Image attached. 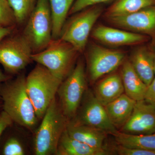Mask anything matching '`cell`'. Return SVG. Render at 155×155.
Here are the masks:
<instances>
[{
    "label": "cell",
    "mask_w": 155,
    "mask_h": 155,
    "mask_svg": "<svg viewBox=\"0 0 155 155\" xmlns=\"http://www.w3.org/2000/svg\"><path fill=\"white\" fill-rule=\"evenodd\" d=\"M121 76L115 74L101 81L95 88L94 94L104 106L116 100L124 93Z\"/></svg>",
    "instance_id": "cell-18"
},
{
    "label": "cell",
    "mask_w": 155,
    "mask_h": 155,
    "mask_svg": "<svg viewBox=\"0 0 155 155\" xmlns=\"http://www.w3.org/2000/svg\"><path fill=\"white\" fill-rule=\"evenodd\" d=\"M109 1L110 0H76L72 5L69 14H76L89 6L99 3L106 2Z\"/></svg>",
    "instance_id": "cell-27"
},
{
    "label": "cell",
    "mask_w": 155,
    "mask_h": 155,
    "mask_svg": "<svg viewBox=\"0 0 155 155\" xmlns=\"http://www.w3.org/2000/svg\"><path fill=\"white\" fill-rule=\"evenodd\" d=\"M154 55L145 49L136 51L130 62L142 81L148 86L155 78Z\"/></svg>",
    "instance_id": "cell-19"
},
{
    "label": "cell",
    "mask_w": 155,
    "mask_h": 155,
    "mask_svg": "<svg viewBox=\"0 0 155 155\" xmlns=\"http://www.w3.org/2000/svg\"><path fill=\"white\" fill-rule=\"evenodd\" d=\"M111 150V153L119 155H155V150L131 148L119 144L113 146Z\"/></svg>",
    "instance_id": "cell-25"
},
{
    "label": "cell",
    "mask_w": 155,
    "mask_h": 155,
    "mask_svg": "<svg viewBox=\"0 0 155 155\" xmlns=\"http://www.w3.org/2000/svg\"><path fill=\"white\" fill-rule=\"evenodd\" d=\"M109 18L114 24L120 27L140 32H151L155 30V6L132 14Z\"/></svg>",
    "instance_id": "cell-12"
},
{
    "label": "cell",
    "mask_w": 155,
    "mask_h": 155,
    "mask_svg": "<svg viewBox=\"0 0 155 155\" xmlns=\"http://www.w3.org/2000/svg\"><path fill=\"white\" fill-rule=\"evenodd\" d=\"M13 9L17 24H22L27 21L36 5L38 0H8Z\"/></svg>",
    "instance_id": "cell-23"
},
{
    "label": "cell",
    "mask_w": 155,
    "mask_h": 155,
    "mask_svg": "<svg viewBox=\"0 0 155 155\" xmlns=\"http://www.w3.org/2000/svg\"><path fill=\"white\" fill-rule=\"evenodd\" d=\"M77 53L79 52L67 41L60 38L53 39L44 50L32 54L31 59L63 81L73 69Z\"/></svg>",
    "instance_id": "cell-4"
},
{
    "label": "cell",
    "mask_w": 155,
    "mask_h": 155,
    "mask_svg": "<svg viewBox=\"0 0 155 155\" xmlns=\"http://www.w3.org/2000/svg\"><path fill=\"white\" fill-rule=\"evenodd\" d=\"M33 51L22 34L6 37L0 41V64L7 74L19 73L32 61Z\"/></svg>",
    "instance_id": "cell-7"
},
{
    "label": "cell",
    "mask_w": 155,
    "mask_h": 155,
    "mask_svg": "<svg viewBox=\"0 0 155 155\" xmlns=\"http://www.w3.org/2000/svg\"><path fill=\"white\" fill-rule=\"evenodd\" d=\"M136 101L125 94L104 106L109 119L117 128H121L132 114Z\"/></svg>",
    "instance_id": "cell-15"
},
{
    "label": "cell",
    "mask_w": 155,
    "mask_h": 155,
    "mask_svg": "<svg viewBox=\"0 0 155 155\" xmlns=\"http://www.w3.org/2000/svg\"><path fill=\"white\" fill-rule=\"evenodd\" d=\"M70 121L104 130L112 135L118 130L109 119L104 106L89 90L84 93L77 114Z\"/></svg>",
    "instance_id": "cell-9"
},
{
    "label": "cell",
    "mask_w": 155,
    "mask_h": 155,
    "mask_svg": "<svg viewBox=\"0 0 155 155\" xmlns=\"http://www.w3.org/2000/svg\"><path fill=\"white\" fill-rule=\"evenodd\" d=\"M3 108V102L1 98H0V108Z\"/></svg>",
    "instance_id": "cell-32"
},
{
    "label": "cell",
    "mask_w": 155,
    "mask_h": 155,
    "mask_svg": "<svg viewBox=\"0 0 155 155\" xmlns=\"http://www.w3.org/2000/svg\"><path fill=\"white\" fill-rule=\"evenodd\" d=\"M16 26L10 27H0V41L6 37L14 33Z\"/></svg>",
    "instance_id": "cell-30"
},
{
    "label": "cell",
    "mask_w": 155,
    "mask_h": 155,
    "mask_svg": "<svg viewBox=\"0 0 155 155\" xmlns=\"http://www.w3.org/2000/svg\"><path fill=\"white\" fill-rule=\"evenodd\" d=\"M62 81L38 64L26 77V89L38 120L57 96Z\"/></svg>",
    "instance_id": "cell-3"
},
{
    "label": "cell",
    "mask_w": 155,
    "mask_h": 155,
    "mask_svg": "<svg viewBox=\"0 0 155 155\" xmlns=\"http://www.w3.org/2000/svg\"><path fill=\"white\" fill-rule=\"evenodd\" d=\"M119 131L136 135L155 133V108L144 100L136 101L129 119Z\"/></svg>",
    "instance_id": "cell-11"
},
{
    "label": "cell",
    "mask_w": 155,
    "mask_h": 155,
    "mask_svg": "<svg viewBox=\"0 0 155 155\" xmlns=\"http://www.w3.org/2000/svg\"><path fill=\"white\" fill-rule=\"evenodd\" d=\"M92 36L107 44L116 46L135 44L145 39L144 36L138 34L102 25L95 28Z\"/></svg>",
    "instance_id": "cell-13"
},
{
    "label": "cell",
    "mask_w": 155,
    "mask_h": 155,
    "mask_svg": "<svg viewBox=\"0 0 155 155\" xmlns=\"http://www.w3.org/2000/svg\"><path fill=\"white\" fill-rule=\"evenodd\" d=\"M13 120L5 111L3 110L0 113V137L7 128L13 124Z\"/></svg>",
    "instance_id": "cell-28"
},
{
    "label": "cell",
    "mask_w": 155,
    "mask_h": 155,
    "mask_svg": "<svg viewBox=\"0 0 155 155\" xmlns=\"http://www.w3.org/2000/svg\"><path fill=\"white\" fill-rule=\"evenodd\" d=\"M101 13L94 8L80 12L65 23L59 38L72 45L78 52L85 48L90 33Z\"/></svg>",
    "instance_id": "cell-8"
},
{
    "label": "cell",
    "mask_w": 155,
    "mask_h": 155,
    "mask_svg": "<svg viewBox=\"0 0 155 155\" xmlns=\"http://www.w3.org/2000/svg\"><path fill=\"white\" fill-rule=\"evenodd\" d=\"M4 155H23L24 150L17 139L12 137L6 142L3 149Z\"/></svg>",
    "instance_id": "cell-26"
},
{
    "label": "cell",
    "mask_w": 155,
    "mask_h": 155,
    "mask_svg": "<svg viewBox=\"0 0 155 155\" xmlns=\"http://www.w3.org/2000/svg\"><path fill=\"white\" fill-rule=\"evenodd\" d=\"M108 148H96L72 138L67 130L62 134L58 147L57 155H108Z\"/></svg>",
    "instance_id": "cell-16"
},
{
    "label": "cell",
    "mask_w": 155,
    "mask_h": 155,
    "mask_svg": "<svg viewBox=\"0 0 155 155\" xmlns=\"http://www.w3.org/2000/svg\"><path fill=\"white\" fill-rule=\"evenodd\" d=\"M144 100L155 108V78L148 86Z\"/></svg>",
    "instance_id": "cell-29"
},
{
    "label": "cell",
    "mask_w": 155,
    "mask_h": 155,
    "mask_svg": "<svg viewBox=\"0 0 155 155\" xmlns=\"http://www.w3.org/2000/svg\"><path fill=\"white\" fill-rule=\"evenodd\" d=\"M155 5V0H119L109 10L108 16L127 15Z\"/></svg>",
    "instance_id": "cell-22"
},
{
    "label": "cell",
    "mask_w": 155,
    "mask_h": 155,
    "mask_svg": "<svg viewBox=\"0 0 155 155\" xmlns=\"http://www.w3.org/2000/svg\"><path fill=\"white\" fill-rule=\"evenodd\" d=\"M22 35L34 53L48 45L52 38V20L49 0H38Z\"/></svg>",
    "instance_id": "cell-5"
},
{
    "label": "cell",
    "mask_w": 155,
    "mask_h": 155,
    "mask_svg": "<svg viewBox=\"0 0 155 155\" xmlns=\"http://www.w3.org/2000/svg\"><path fill=\"white\" fill-rule=\"evenodd\" d=\"M15 14L8 0H0V27L16 26Z\"/></svg>",
    "instance_id": "cell-24"
},
{
    "label": "cell",
    "mask_w": 155,
    "mask_h": 155,
    "mask_svg": "<svg viewBox=\"0 0 155 155\" xmlns=\"http://www.w3.org/2000/svg\"><path fill=\"white\" fill-rule=\"evenodd\" d=\"M42 119L35 132V153L37 155H56L60 139L69 121L62 111L57 96Z\"/></svg>",
    "instance_id": "cell-2"
},
{
    "label": "cell",
    "mask_w": 155,
    "mask_h": 155,
    "mask_svg": "<svg viewBox=\"0 0 155 155\" xmlns=\"http://www.w3.org/2000/svg\"><path fill=\"white\" fill-rule=\"evenodd\" d=\"M67 133L72 138L96 148H104V142L108 134L104 130L87 125L78 124L69 120Z\"/></svg>",
    "instance_id": "cell-14"
},
{
    "label": "cell",
    "mask_w": 155,
    "mask_h": 155,
    "mask_svg": "<svg viewBox=\"0 0 155 155\" xmlns=\"http://www.w3.org/2000/svg\"><path fill=\"white\" fill-rule=\"evenodd\" d=\"M0 97L3 110L13 122L31 130L35 128L38 119L27 92L25 75L0 83Z\"/></svg>",
    "instance_id": "cell-1"
},
{
    "label": "cell",
    "mask_w": 155,
    "mask_h": 155,
    "mask_svg": "<svg viewBox=\"0 0 155 155\" xmlns=\"http://www.w3.org/2000/svg\"><path fill=\"white\" fill-rule=\"evenodd\" d=\"M75 0H49L52 20L53 39L59 38L66 18Z\"/></svg>",
    "instance_id": "cell-20"
},
{
    "label": "cell",
    "mask_w": 155,
    "mask_h": 155,
    "mask_svg": "<svg viewBox=\"0 0 155 155\" xmlns=\"http://www.w3.org/2000/svg\"><path fill=\"white\" fill-rule=\"evenodd\" d=\"M121 77L127 96L136 101L144 100L148 86L137 75L130 61L123 64Z\"/></svg>",
    "instance_id": "cell-17"
},
{
    "label": "cell",
    "mask_w": 155,
    "mask_h": 155,
    "mask_svg": "<svg viewBox=\"0 0 155 155\" xmlns=\"http://www.w3.org/2000/svg\"><path fill=\"white\" fill-rule=\"evenodd\" d=\"M11 78L12 76L11 75L4 73L0 69V83L7 81Z\"/></svg>",
    "instance_id": "cell-31"
},
{
    "label": "cell",
    "mask_w": 155,
    "mask_h": 155,
    "mask_svg": "<svg viewBox=\"0 0 155 155\" xmlns=\"http://www.w3.org/2000/svg\"><path fill=\"white\" fill-rule=\"evenodd\" d=\"M112 135L117 144L126 147L155 150V133L136 135L123 133L118 130Z\"/></svg>",
    "instance_id": "cell-21"
},
{
    "label": "cell",
    "mask_w": 155,
    "mask_h": 155,
    "mask_svg": "<svg viewBox=\"0 0 155 155\" xmlns=\"http://www.w3.org/2000/svg\"><path fill=\"white\" fill-rule=\"evenodd\" d=\"M86 90L84 64L83 61H78L71 73L62 81L57 92L61 109L69 121L77 114Z\"/></svg>",
    "instance_id": "cell-6"
},
{
    "label": "cell",
    "mask_w": 155,
    "mask_h": 155,
    "mask_svg": "<svg viewBox=\"0 0 155 155\" xmlns=\"http://www.w3.org/2000/svg\"><path fill=\"white\" fill-rule=\"evenodd\" d=\"M155 56V59H154V72H155V54H154Z\"/></svg>",
    "instance_id": "cell-33"
},
{
    "label": "cell",
    "mask_w": 155,
    "mask_h": 155,
    "mask_svg": "<svg viewBox=\"0 0 155 155\" xmlns=\"http://www.w3.org/2000/svg\"><path fill=\"white\" fill-rule=\"evenodd\" d=\"M125 55L118 51L108 49L98 46L92 47L88 55V69L92 82L112 72L123 63Z\"/></svg>",
    "instance_id": "cell-10"
}]
</instances>
